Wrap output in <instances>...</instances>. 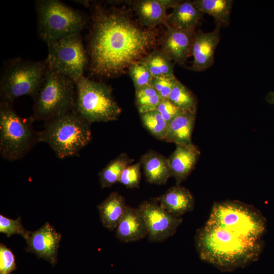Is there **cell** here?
I'll use <instances>...</instances> for the list:
<instances>
[{"instance_id": "9c48e42d", "label": "cell", "mask_w": 274, "mask_h": 274, "mask_svg": "<svg viewBox=\"0 0 274 274\" xmlns=\"http://www.w3.org/2000/svg\"><path fill=\"white\" fill-rule=\"evenodd\" d=\"M39 32L47 44L80 33L86 24L78 11L57 0L36 1Z\"/></svg>"}, {"instance_id": "cb8c5ba5", "label": "cell", "mask_w": 274, "mask_h": 274, "mask_svg": "<svg viewBox=\"0 0 274 274\" xmlns=\"http://www.w3.org/2000/svg\"><path fill=\"white\" fill-rule=\"evenodd\" d=\"M133 160L125 153L119 154L111 160L98 173L101 188H110L118 182L123 170L131 164Z\"/></svg>"}, {"instance_id": "83f0119b", "label": "cell", "mask_w": 274, "mask_h": 274, "mask_svg": "<svg viewBox=\"0 0 274 274\" xmlns=\"http://www.w3.org/2000/svg\"><path fill=\"white\" fill-rule=\"evenodd\" d=\"M140 117L144 127L153 136L164 141L169 124L156 110L141 114Z\"/></svg>"}, {"instance_id": "ac0fdd59", "label": "cell", "mask_w": 274, "mask_h": 274, "mask_svg": "<svg viewBox=\"0 0 274 274\" xmlns=\"http://www.w3.org/2000/svg\"><path fill=\"white\" fill-rule=\"evenodd\" d=\"M140 162L147 181L156 185L165 184L172 177L168 158L155 151L143 155Z\"/></svg>"}, {"instance_id": "4316f807", "label": "cell", "mask_w": 274, "mask_h": 274, "mask_svg": "<svg viewBox=\"0 0 274 274\" xmlns=\"http://www.w3.org/2000/svg\"><path fill=\"white\" fill-rule=\"evenodd\" d=\"M135 97L136 106L140 114L156 110L162 100L151 85L136 89Z\"/></svg>"}, {"instance_id": "e575fe53", "label": "cell", "mask_w": 274, "mask_h": 274, "mask_svg": "<svg viewBox=\"0 0 274 274\" xmlns=\"http://www.w3.org/2000/svg\"><path fill=\"white\" fill-rule=\"evenodd\" d=\"M161 4L167 10L168 8H174L180 2L177 0H159Z\"/></svg>"}, {"instance_id": "8992f818", "label": "cell", "mask_w": 274, "mask_h": 274, "mask_svg": "<svg viewBox=\"0 0 274 274\" xmlns=\"http://www.w3.org/2000/svg\"><path fill=\"white\" fill-rule=\"evenodd\" d=\"M75 96V82L48 68L43 83L33 99L31 116L35 121L45 122L73 111Z\"/></svg>"}, {"instance_id": "7c38bea8", "label": "cell", "mask_w": 274, "mask_h": 274, "mask_svg": "<svg viewBox=\"0 0 274 274\" xmlns=\"http://www.w3.org/2000/svg\"><path fill=\"white\" fill-rule=\"evenodd\" d=\"M61 234L48 222L35 231H31L26 239V251L35 254L54 266L57 263V251L61 240Z\"/></svg>"}, {"instance_id": "603a6c76", "label": "cell", "mask_w": 274, "mask_h": 274, "mask_svg": "<svg viewBox=\"0 0 274 274\" xmlns=\"http://www.w3.org/2000/svg\"><path fill=\"white\" fill-rule=\"evenodd\" d=\"M193 3L201 13L212 16L216 26H226L230 21L232 0H194Z\"/></svg>"}, {"instance_id": "3957f363", "label": "cell", "mask_w": 274, "mask_h": 274, "mask_svg": "<svg viewBox=\"0 0 274 274\" xmlns=\"http://www.w3.org/2000/svg\"><path fill=\"white\" fill-rule=\"evenodd\" d=\"M90 124L72 111L45 122L39 143L47 144L59 159L76 156L91 140Z\"/></svg>"}, {"instance_id": "4dcf8cb0", "label": "cell", "mask_w": 274, "mask_h": 274, "mask_svg": "<svg viewBox=\"0 0 274 274\" xmlns=\"http://www.w3.org/2000/svg\"><path fill=\"white\" fill-rule=\"evenodd\" d=\"M141 162L127 166L122 172L118 182L127 188H138L141 179Z\"/></svg>"}, {"instance_id": "1f68e13d", "label": "cell", "mask_w": 274, "mask_h": 274, "mask_svg": "<svg viewBox=\"0 0 274 274\" xmlns=\"http://www.w3.org/2000/svg\"><path fill=\"white\" fill-rule=\"evenodd\" d=\"M178 80L174 75L153 77L151 85L162 99H168Z\"/></svg>"}, {"instance_id": "7a4b0ae2", "label": "cell", "mask_w": 274, "mask_h": 274, "mask_svg": "<svg viewBox=\"0 0 274 274\" xmlns=\"http://www.w3.org/2000/svg\"><path fill=\"white\" fill-rule=\"evenodd\" d=\"M200 258L223 271L244 267L258 259L261 239L244 237L207 221L194 237Z\"/></svg>"}, {"instance_id": "d4e9b609", "label": "cell", "mask_w": 274, "mask_h": 274, "mask_svg": "<svg viewBox=\"0 0 274 274\" xmlns=\"http://www.w3.org/2000/svg\"><path fill=\"white\" fill-rule=\"evenodd\" d=\"M141 59L153 77L174 75L172 61L161 50H153Z\"/></svg>"}, {"instance_id": "277c9868", "label": "cell", "mask_w": 274, "mask_h": 274, "mask_svg": "<svg viewBox=\"0 0 274 274\" xmlns=\"http://www.w3.org/2000/svg\"><path fill=\"white\" fill-rule=\"evenodd\" d=\"M34 120L30 116L18 115L12 105L0 102V155L12 162L23 158L38 141V131L33 127Z\"/></svg>"}, {"instance_id": "ba28073f", "label": "cell", "mask_w": 274, "mask_h": 274, "mask_svg": "<svg viewBox=\"0 0 274 274\" xmlns=\"http://www.w3.org/2000/svg\"><path fill=\"white\" fill-rule=\"evenodd\" d=\"M47 68L46 60L32 61L17 58L7 62L0 80L1 101L12 105L17 97L23 95L33 99Z\"/></svg>"}, {"instance_id": "30bf717a", "label": "cell", "mask_w": 274, "mask_h": 274, "mask_svg": "<svg viewBox=\"0 0 274 274\" xmlns=\"http://www.w3.org/2000/svg\"><path fill=\"white\" fill-rule=\"evenodd\" d=\"M48 68L75 83L84 76L87 57L80 33L74 34L47 44Z\"/></svg>"}, {"instance_id": "5b68a950", "label": "cell", "mask_w": 274, "mask_h": 274, "mask_svg": "<svg viewBox=\"0 0 274 274\" xmlns=\"http://www.w3.org/2000/svg\"><path fill=\"white\" fill-rule=\"evenodd\" d=\"M209 222L244 237L261 239L266 221L259 210L238 200L214 202Z\"/></svg>"}, {"instance_id": "f546056e", "label": "cell", "mask_w": 274, "mask_h": 274, "mask_svg": "<svg viewBox=\"0 0 274 274\" xmlns=\"http://www.w3.org/2000/svg\"><path fill=\"white\" fill-rule=\"evenodd\" d=\"M0 232L5 234L8 237L12 235L19 234L26 240L29 236L31 231L26 230L23 227L20 217L13 220L1 214Z\"/></svg>"}, {"instance_id": "52a82bcc", "label": "cell", "mask_w": 274, "mask_h": 274, "mask_svg": "<svg viewBox=\"0 0 274 274\" xmlns=\"http://www.w3.org/2000/svg\"><path fill=\"white\" fill-rule=\"evenodd\" d=\"M74 111L90 124L117 120L122 110L111 87L83 76L75 83Z\"/></svg>"}, {"instance_id": "484cf974", "label": "cell", "mask_w": 274, "mask_h": 274, "mask_svg": "<svg viewBox=\"0 0 274 274\" xmlns=\"http://www.w3.org/2000/svg\"><path fill=\"white\" fill-rule=\"evenodd\" d=\"M168 99L183 111L196 113L197 101L195 96L179 80L173 88Z\"/></svg>"}, {"instance_id": "6da1fadb", "label": "cell", "mask_w": 274, "mask_h": 274, "mask_svg": "<svg viewBox=\"0 0 274 274\" xmlns=\"http://www.w3.org/2000/svg\"><path fill=\"white\" fill-rule=\"evenodd\" d=\"M88 37L91 72L115 77L124 74L134 61L148 54L158 42L154 28L140 26L124 9L93 5Z\"/></svg>"}, {"instance_id": "7402d4cb", "label": "cell", "mask_w": 274, "mask_h": 274, "mask_svg": "<svg viewBox=\"0 0 274 274\" xmlns=\"http://www.w3.org/2000/svg\"><path fill=\"white\" fill-rule=\"evenodd\" d=\"M132 8L140 24L147 28H154L165 24L167 14L166 9L159 0H139L133 1Z\"/></svg>"}, {"instance_id": "44dd1931", "label": "cell", "mask_w": 274, "mask_h": 274, "mask_svg": "<svg viewBox=\"0 0 274 274\" xmlns=\"http://www.w3.org/2000/svg\"><path fill=\"white\" fill-rule=\"evenodd\" d=\"M127 205L124 197L118 192H112L97 206L100 222L110 231L116 229Z\"/></svg>"}, {"instance_id": "836d02e7", "label": "cell", "mask_w": 274, "mask_h": 274, "mask_svg": "<svg viewBox=\"0 0 274 274\" xmlns=\"http://www.w3.org/2000/svg\"><path fill=\"white\" fill-rule=\"evenodd\" d=\"M156 110L168 124L184 112L175 106L168 99H162Z\"/></svg>"}, {"instance_id": "9a60e30c", "label": "cell", "mask_w": 274, "mask_h": 274, "mask_svg": "<svg viewBox=\"0 0 274 274\" xmlns=\"http://www.w3.org/2000/svg\"><path fill=\"white\" fill-rule=\"evenodd\" d=\"M200 152L193 144L189 145H176L174 152L168 158L172 177L176 184L187 179L192 173L200 157Z\"/></svg>"}, {"instance_id": "ffe728a7", "label": "cell", "mask_w": 274, "mask_h": 274, "mask_svg": "<svg viewBox=\"0 0 274 274\" xmlns=\"http://www.w3.org/2000/svg\"><path fill=\"white\" fill-rule=\"evenodd\" d=\"M196 113L184 111L176 117L168 124L164 141L176 145H189L192 143V134Z\"/></svg>"}, {"instance_id": "e0dca14e", "label": "cell", "mask_w": 274, "mask_h": 274, "mask_svg": "<svg viewBox=\"0 0 274 274\" xmlns=\"http://www.w3.org/2000/svg\"><path fill=\"white\" fill-rule=\"evenodd\" d=\"M154 199L176 217H181L192 211L195 204L192 194L189 190L180 184L171 187L164 193Z\"/></svg>"}, {"instance_id": "5bb4252c", "label": "cell", "mask_w": 274, "mask_h": 274, "mask_svg": "<svg viewBox=\"0 0 274 274\" xmlns=\"http://www.w3.org/2000/svg\"><path fill=\"white\" fill-rule=\"evenodd\" d=\"M166 30L160 41V50L175 63L183 64L191 55L195 30L175 28L165 25Z\"/></svg>"}, {"instance_id": "8fae6325", "label": "cell", "mask_w": 274, "mask_h": 274, "mask_svg": "<svg viewBox=\"0 0 274 274\" xmlns=\"http://www.w3.org/2000/svg\"><path fill=\"white\" fill-rule=\"evenodd\" d=\"M138 208L145 221L149 242L165 241L174 235L183 221L181 217L173 216L154 199L142 201Z\"/></svg>"}, {"instance_id": "d6a6232c", "label": "cell", "mask_w": 274, "mask_h": 274, "mask_svg": "<svg viewBox=\"0 0 274 274\" xmlns=\"http://www.w3.org/2000/svg\"><path fill=\"white\" fill-rule=\"evenodd\" d=\"M16 269L15 258L12 251L0 244V274H11Z\"/></svg>"}, {"instance_id": "f1b7e54d", "label": "cell", "mask_w": 274, "mask_h": 274, "mask_svg": "<svg viewBox=\"0 0 274 274\" xmlns=\"http://www.w3.org/2000/svg\"><path fill=\"white\" fill-rule=\"evenodd\" d=\"M127 70L135 89L151 85L153 77L146 64L141 59L133 62Z\"/></svg>"}, {"instance_id": "4fadbf2b", "label": "cell", "mask_w": 274, "mask_h": 274, "mask_svg": "<svg viewBox=\"0 0 274 274\" xmlns=\"http://www.w3.org/2000/svg\"><path fill=\"white\" fill-rule=\"evenodd\" d=\"M220 28L216 26L213 31L208 32L201 29L195 31L191 48L193 60L189 70L201 72L213 65L215 50L220 40Z\"/></svg>"}, {"instance_id": "2e32d148", "label": "cell", "mask_w": 274, "mask_h": 274, "mask_svg": "<svg viewBox=\"0 0 274 274\" xmlns=\"http://www.w3.org/2000/svg\"><path fill=\"white\" fill-rule=\"evenodd\" d=\"M148 236L143 216L138 208L127 206L116 228V237L127 243L141 240Z\"/></svg>"}, {"instance_id": "d6986e66", "label": "cell", "mask_w": 274, "mask_h": 274, "mask_svg": "<svg viewBox=\"0 0 274 274\" xmlns=\"http://www.w3.org/2000/svg\"><path fill=\"white\" fill-rule=\"evenodd\" d=\"M203 13L194 6L192 1H180L167 15L164 25L181 29L195 30Z\"/></svg>"}]
</instances>
